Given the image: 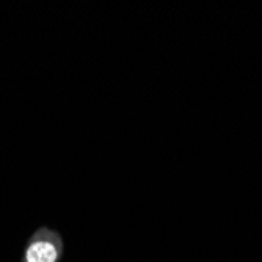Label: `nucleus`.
Returning <instances> with one entry per match:
<instances>
[{"label": "nucleus", "mask_w": 262, "mask_h": 262, "mask_svg": "<svg viewBox=\"0 0 262 262\" xmlns=\"http://www.w3.org/2000/svg\"><path fill=\"white\" fill-rule=\"evenodd\" d=\"M64 250L63 235L57 229L42 225L27 239L20 254V262H61Z\"/></svg>", "instance_id": "1"}]
</instances>
